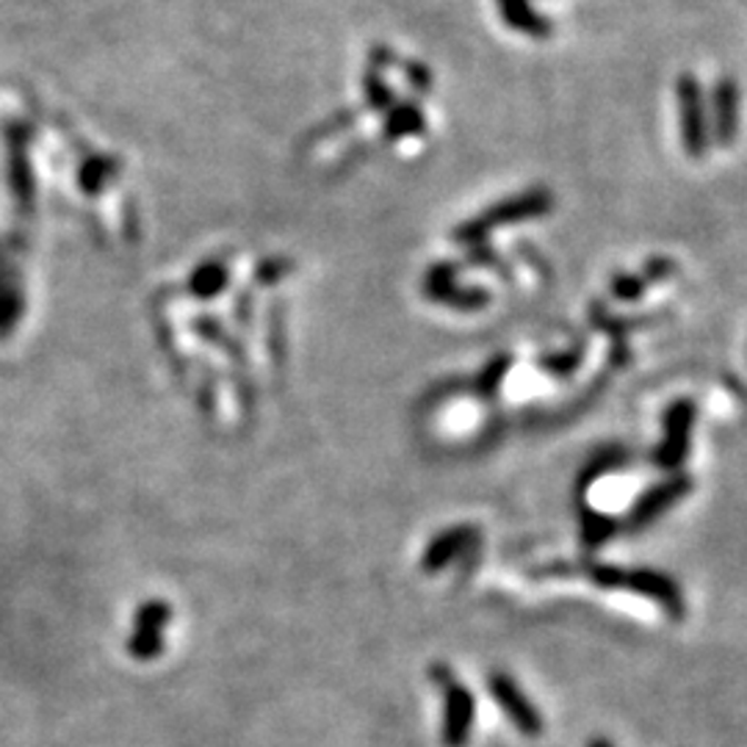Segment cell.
Wrapping results in <instances>:
<instances>
[{
  "label": "cell",
  "instance_id": "obj_1",
  "mask_svg": "<svg viewBox=\"0 0 747 747\" xmlns=\"http://www.w3.org/2000/svg\"><path fill=\"white\" fill-rule=\"evenodd\" d=\"M590 579L596 581L604 590H628L637 592V596L650 598L667 618L681 620L687 612V604H684V592L670 576L656 574V570L645 568H612V565H592Z\"/></svg>",
  "mask_w": 747,
  "mask_h": 747
},
{
  "label": "cell",
  "instance_id": "obj_2",
  "mask_svg": "<svg viewBox=\"0 0 747 747\" xmlns=\"http://www.w3.org/2000/svg\"><path fill=\"white\" fill-rule=\"evenodd\" d=\"M432 678L444 689V745L466 747L471 739L474 717H477V700L468 693L466 684L457 681L451 667L435 665Z\"/></svg>",
  "mask_w": 747,
  "mask_h": 747
},
{
  "label": "cell",
  "instance_id": "obj_3",
  "mask_svg": "<svg viewBox=\"0 0 747 747\" xmlns=\"http://www.w3.org/2000/svg\"><path fill=\"white\" fill-rule=\"evenodd\" d=\"M695 416H698V410L687 399L676 401L665 412V435H661V444L654 451L656 466L665 468V471H678L684 466L689 455V444H693Z\"/></svg>",
  "mask_w": 747,
  "mask_h": 747
},
{
  "label": "cell",
  "instance_id": "obj_4",
  "mask_svg": "<svg viewBox=\"0 0 747 747\" xmlns=\"http://www.w3.org/2000/svg\"><path fill=\"white\" fill-rule=\"evenodd\" d=\"M488 689L494 695V700L501 706V711L507 715V720L518 728L524 737H540L542 734V717L540 709L526 698L524 689L518 687L512 676L496 670L488 676Z\"/></svg>",
  "mask_w": 747,
  "mask_h": 747
},
{
  "label": "cell",
  "instance_id": "obj_5",
  "mask_svg": "<svg viewBox=\"0 0 747 747\" xmlns=\"http://www.w3.org/2000/svg\"><path fill=\"white\" fill-rule=\"evenodd\" d=\"M693 488L695 482L689 477H684V474H673V477L665 479V482L654 485V488L645 490V494L634 501L631 512H628L626 518V529L631 531L648 529V526L656 524L667 509H673L678 501H684V498L693 494Z\"/></svg>",
  "mask_w": 747,
  "mask_h": 747
},
{
  "label": "cell",
  "instance_id": "obj_6",
  "mask_svg": "<svg viewBox=\"0 0 747 747\" xmlns=\"http://www.w3.org/2000/svg\"><path fill=\"white\" fill-rule=\"evenodd\" d=\"M678 111H681L684 150L693 158H700L709 147V122H706L704 89L693 76H681L678 81Z\"/></svg>",
  "mask_w": 747,
  "mask_h": 747
},
{
  "label": "cell",
  "instance_id": "obj_7",
  "mask_svg": "<svg viewBox=\"0 0 747 747\" xmlns=\"http://www.w3.org/2000/svg\"><path fill=\"white\" fill-rule=\"evenodd\" d=\"M479 540V529L477 526H451V529H444L432 542L427 546L421 557V570L424 574H438V570L449 568L460 554H466L474 542Z\"/></svg>",
  "mask_w": 747,
  "mask_h": 747
},
{
  "label": "cell",
  "instance_id": "obj_8",
  "mask_svg": "<svg viewBox=\"0 0 747 747\" xmlns=\"http://www.w3.org/2000/svg\"><path fill=\"white\" fill-rule=\"evenodd\" d=\"M739 130V87L731 78H723L711 94V133L717 145H734Z\"/></svg>",
  "mask_w": 747,
  "mask_h": 747
},
{
  "label": "cell",
  "instance_id": "obj_9",
  "mask_svg": "<svg viewBox=\"0 0 747 747\" xmlns=\"http://www.w3.org/2000/svg\"><path fill=\"white\" fill-rule=\"evenodd\" d=\"M163 639L161 628H147V626H133V634L128 639V654L139 661H152L163 654Z\"/></svg>",
  "mask_w": 747,
  "mask_h": 747
},
{
  "label": "cell",
  "instance_id": "obj_10",
  "mask_svg": "<svg viewBox=\"0 0 747 747\" xmlns=\"http://www.w3.org/2000/svg\"><path fill=\"white\" fill-rule=\"evenodd\" d=\"M615 529H618V524H615L609 515L598 512V509H590V507L581 509V535H585V542L590 548H598V546H604V542L612 540Z\"/></svg>",
  "mask_w": 747,
  "mask_h": 747
},
{
  "label": "cell",
  "instance_id": "obj_11",
  "mask_svg": "<svg viewBox=\"0 0 747 747\" xmlns=\"http://www.w3.org/2000/svg\"><path fill=\"white\" fill-rule=\"evenodd\" d=\"M622 462H628V455L622 449H604L601 455H596L590 460V466L581 471V479H579V488H587V485H592L596 479L607 477V474L618 471Z\"/></svg>",
  "mask_w": 747,
  "mask_h": 747
},
{
  "label": "cell",
  "instance_id": "obj_12",
  "mask_svg": "<svg viewBox=\"0 0 747 747\" xmlns=\"http://www.w3.org/2000/svg\"><path fill=\"white\" fill-rule=\"evenodd\" d=\"M172 620V607L161 598H150V601L141 604L133 615V626H147V628H167Z\"/></svg>",
  "mask_w": 747,
  "mask_h": 747
},
{
  "label": "cell",
  "instance_id": "obj_13",
  "mask_svg": "<svg viewBox=\"0 0 747 747\" xmlns=\"http://www.w3.org/2000/svg\"><path fill=\"white\" fill-rule=\"evenodd\" d=\"M643 288H645V277L643 280H637V277H620V280L615 282V297L637 299L639 293H643Z\"/></svg>",
  "mask_w": 747,
  "mask_h": 747
},
{
  "label": "cell",
  "instance_id": "obj_14",
  "mask_svg": "<svg viewBox=\"0 0 747 747\" xmlns=\"http://www.w3.org/2000/svg\"><path fill=\"white\" fill-rule=\"evenodd\" d=\"M587 747H615V745L607 743L604 737H596V739H590V743H587Z\"/></svg>",
  "mask_w": 747,
  "mask_h": 747
}]
</instances>
